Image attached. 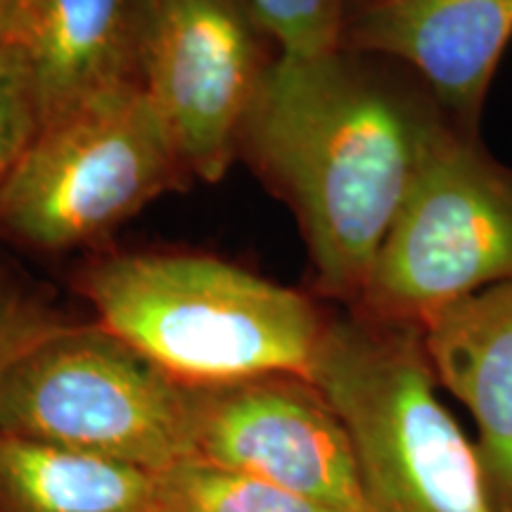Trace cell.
<instances>
[{"label":"cell","mask_w":512,"mask_h":512,"mask_svg":"<svg viewBox=\"0 0 512 512\" xmlns=\"http://www.w3.org/2000/svg\"><path fill=\"white\" fill-rule=\"evenodd\" d=\"M427 121L342 57L264 69L242 138L302 223L318 285L358 304L418 169Z\"/></svg>","instance_id":"cell-1"},{"label":"cell","mask_w":512,"mask_h":512,"mask_svg":"<svg viewBox=\"0 0 512 512\" xmlns=\"http://www.w3.org/2000/svg\"><path fill=\"white\" fill-rule=\"evenodd\" d=\"M95 323L185 387L313 375L328 320L302 292L202 254H121L83 273Z\"/></svg>","instance_id":"cell-2"},{"label":"cell","mask_w":512,"mask_h":512,"mask_svg":"<svg viewBox=\"0 0 512 512\" xmlns=\"http://www.w3.org/2000/svg\"><path fill=\"white\" fill-rule=\"evenodd\" d=\"M311 380L347 427L373 512H501L477 446L439 401L420 330L332 318Z\"/></svg>","instance_id":"cell-3"},{"label":"cell","mask_w":512,"mask_h":512,"mask_svg":"<svg viewBox=\"0 0 512 512\" xmlns=\"http://www.w3.org/2000/svg\"><path fill=\"white\" fill-rule=\"evenodd\" d=\"M183 174L176 140L143 81L117 83L43 121L0 192V230L46 252L86 245Z\"/></svg>","instance_id":"cell-4"},{"label":"cell","mask_w":512,"mask_h":512,"mask_svg":"<svg viewBox=\"0 0 512 512\" xmlns=\"http://www.w3.org/2000/svg\"><path fill=\"white\" fill-rule=\"evenodd\" d=\"M0 432L162 472L190 458V387L98 323H69L0 375Z\"/></svg>","instance_id":"cell-5"},{"label":"cell","mask_w":512,"mask_h":512,"mask_svg":"<svg viewBox=\"0 0 512 512\" xmlns=\"http://www.w3.org/2000/svg\"><path fill=\"white\" fill-rule=\"evenodd\" d=\"M512 278V181L472 145L425 124L411 188L354 313L425 330L441 311Z\"/></svg>","instance_id":"cell-6"},{"label":"cell","mask_w":512,"mask_h":512,"mask_svg":"<svg viewBox=\"0 0 512 512\" xmlns=\"http://www.w3.org/2000/svg\"><path fill=\"white\" fill-rule=\"evenodd\" d=\"M247 0H145L138 79L188 174L219 183L264 69Z\"/></svg>","instance_id":"cell-7"},{"label":"cell","mask_w":512,"mask_h":512,"mask_svg":"<svg viewBox=\"0 0 512 512\" xmlns=\"http://www.w3.org/2000/svg\"><path fill=\"white\" fill-rule=\"evenodd\" d=\"M190 451L337 512H373L347 427L309 377L190 387Z\"/></svg>","instance_id":"cell-8"},{"label":"cell","mask_w":512,"mask_h":512,"mask_svg":"<svg viewBox=\"0 0 512 512\" xmlns=\"http://www.w3.org/2000/svg\"><path fill=\"white\" fill-rule=\"evenodd\" d=\"M356 48L418 69L460 112H477L512 38V0H370L347 24Z\"/></svg>","instance_id":"cell-9"},{"label":"cell","mask_w":512,"mask_h":512,"mask_svg":"<svg viewBox=\"0 0 512 512\" xmlns=\"http://www.w3.org/2000/svg\"><path fill=\"white\" fill-rule=\"evenodd\" d=\"M437 382L470 411L501 512H512V278L448 306L422 330Z\"/></svg>","instance_id":"cell-10"},{"label":"cell","mask_w":512,"mask_h":512,"mask_svg":"<svg viewBox=\"0 0 512 512\" xmlns=\"http://www.w3.org/2000/svg\"><path fill=\"white\" fill-rule=\"evenodd\" d=\"M145 0H22L8 41L34 74L43 121L138 79Z\"/></svg>","instance_id":"cell-11"},{"label":"cell","mask_w":512,"mask_h":512,"mask_svg":"<svg viewBox=\"0 0 512 512\" xmlns=\"http://www.w3.org/2000/svg\"><path fill=\"white\" fill-rule=\"evenodd\" d=\"M155 472L0 432V512H150Z\"/></svg>","instance_id":"cell-12"},{"label":"cell","mask_w":512,"mask_h":512,"mask_svg":"<svg viewBox=\"0 0 512 512\" xmlns=\"http://www.w3.org/2000/svg\"><path fill=\"white\" fill-rule=\"evenodd\" d=\"M150 512H337L245 472L183 458L155 472Z\"/></svg>","instance_id":"cell-13"},{"label":"cell","mask_w":512,"mask_h":512,"mask_svg":"<svg viewBox=\"0 0 512 512\" xmlns=\"http://www.w3.org/2000/svg\"><path fill=\"white\" fill-rule=\"evenodd\" d=\"M264 34L278 43L280 57L318 60L339 53L347 34L344 0H247Z\"/></svg>","instance_id":"cell-14"},{"label":"cell","mask_w":512,"mask_h":512,"mask_svg":"<svg viewBox=\"0 0 512 512\" xmlns=\"http://www.w3.org/2000/svg\"><path fill=\"white\" fill-rule=\"evenodd\" d=\"M41 126V100L27 57L12 43H0V192Z\"/></svg>","instance_id":"cell-15"},{"label":"cell","mask_w":512,"mask_h":512,"mask_svg":"<svg viewBox=\"0 0 512 512\" xmlns=\"http://www.w3.org/2000/svg\"><path fill=\"white\" fill-rule=\"evenodd\" d=\"M72 320L0 278V375L43 339L67 328Z\"/></svg>","instance_id":"cell-16"},{"label":"cell","mask_w":512,"mask_h":512,"mask_svg":"<svg viewBox=\"0 0 512 512\" xmlns=\"http://www.w3.org/2000/svg\"><path fill=\"white\" fill-rule=\"evenodd\" d=\"M22 0H0V43L8 41L12 19H15Z\"/></svg>","instance_id":"cell-17"}]
</instances>
